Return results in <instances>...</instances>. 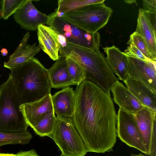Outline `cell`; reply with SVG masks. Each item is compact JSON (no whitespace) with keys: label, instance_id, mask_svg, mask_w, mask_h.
I'll return each instance as SVG.
<instances>
[{"label":"cell","instance_id":"1","mask_svg":"<svg viewBox=\"0 0 156 156\" xmlns=\"http://www.w3.org/2000/svg\"><path fill=\"white\" fill-rule=\"evenodd\" d=\"M72 118L88 152L111 151L116 141L117 114L110 93L86 80L75 90Z\"/></svg>","mask_w":156,"mask_h":156},{"label":"cell","instance_id":"2","mask_svg":"<svg viewBox=\"0 0 156 156\" xmlns=\"http://www.w3.org/2000/svg\"><path fill=\"white\" fill-rule=\"evenodd\" d=\"M10 71L23 104L38 101L51 94L47 69L37 58L33 57Z\"/></svg>","mask_w":156,"mask_h":156},{"label":"cell","instance_id":"3","mask_svg":"<svg viewBox=\"0 0 156 156\" xmlns=\"http://www.w3.org/2000/svg\"><path fill=\"white\" fill-rule=\"evenodd\" d=\"M61 53L79 64L86 72V80L94 83L106 92L110 93L112 87L119 80L99 50H92L68 43Z\"/></svg>","mask_w":156,"mask_h":156},{"label":"cell","instance_id":"4","mask_svg":"<svg viewBox=\"0 0 156 156\" xmlns=\"http://www.w3.org/2000/svg\"><path fill=\"white\" fill-rule=\"evenodd\" d=\"M10 73L0 85V132H24L29 126L20 109L23 104Z\"/></svg>","mask_w":156,"mask_h":156},{"label":"cell","instance_id":"5","mask_svg":"<svg viewBox=\"0 0 156 156\" xmlns=\"http://www.w3.org/2000/svg\"><path fill=\"white\" fill-rule=\"evenodd\" d=\"M51 138L62 156H84L88 152L72 118L56 117Z\"/></svg>","mask_w":156,"mask_h":156},{"label":"cell","instance_id":"6","mask_svg":"<svg viewBox=\"0 0 156 156\" xmlns=\"http://www.w3.org/2000/svg\"><path fill=\"white\" fill-rule=\"evenodd\" d=\"M112 13V9L103 2L85 6L62 17L88 32L94 34L106 25Z\"/></svg>","mask_w":156,"mask_h":156},{"label":"cell","instance_id":"7","mask_svg":"<svg viewBox=\"0 0 156 156\" xmlns=\"http://www.w3.org/2000/svg\"><path fill=\"white\" fill-rule=\"evenodd\" d=\"M48 25L63 35L68 43L92 50H99L100 34L88 32L62 17L48 15Z\"/></svg>","mask_w":156,"mask_h":156},{"label":"cell","instance_id":"8","mask_svg":"<svg viewBox=\"0 0 156 156\" xmlns=\"http://www.w3.org/2000/svg\"><path fill=\"white\" fill-rule=\"evenodd\" d=\"M116 126L117 136L121 141L146 154L145 146L132 114L119 108Z\"/></svg>","mask_w":156,"mask_h":156},{"label":"cell","instance_id":"9","mask_svg":"<svg viewBox=\"0 0 156 156\" xmlns=\"http://www.w3.org/2000/svg\"><path fill=\"white\" fill-rule=\"evenodd\" d=\"M127 57L129 76L141 82L156 93V61Z\"/></svg>","mask_w":156,"mask_h":156},{"label":"cell","instance_id":"10","mask_svg":"<svg viewBox=\"0 0 156 156\" xmlns=\"http://www.w3.org/2000/svg\"><path fill=\"white\" fill-rule=\"evenodd\" d=\"M135 32L145 40L151 60H156V11L150 12L140 9L139 10Z\"/></svg>","mask_w":156,"mask_h":156},{"label":"cell","instance_id":"11","mask_svg":"<svg viewBox=\"0 0 156 156\" xmlns=\"http://www.w3.org/2000/svg\"><path fill=\"white\" fill-rule=\"evenodd\" d=\"M32 1L26 0L14 14L13 17L15 21L22 28L35 31L40 25H48V16L38 10Z\"/></svg>","mask_w":156,"mask_h":156},{"label":"cell","instance_id":"12","mask_svg":"<svg viewBox=\"0 0 156 156\" xmlns=\"http://www.w3.org/2000/svg\"><path fill=\"white\" fill-rule=\"evenodd\" d=\"M51 94L38 101L21 105L20 108L32 128L50 112H53Z\"/></svg>","mask_w":156,"mask_h":156},{"label":"cell","instance_id":"13","mask_svg":"<svg viewBox=\"0 0 156 156\" xmlns=\"http://www.w3.org/2000/svg\"><path fill=\"white\" fill-rule=\"evenodd\" d=\"M156 112L144 107L132 114L145 146L146 155H149L151 141L154 125L156 124Z\"/></svg>","mask_w":156,"mask_h":156},{"label":"cell","instance_id":"14","mask_svg":"<svg viewBox=\"0 0 156 156\" xmlns=\"http://www.w3.org/2000/svg\"><path fill=\"white\" fill-rule=\"evenodd\" d=\"M54 113L58 117L72 118L75 107V92L69 87L56 92L51 96Z\"/></svg>","mask_w":156,"mask_h":156},{"label":"cell","instance_id":"15","mask_svg":"<svg viewBox=\"0 0 156 156\" xmlns=\"http://www.w3.org/2000/svg\"><path fill=\"white\" fill-rule=\"evenodd\" d=\"M110 90L114 102L119 108L127 112L134 114L145 107L118 80L115 82Z\"/></svg>","mask_w":156,"mask_h":156},{"label":"cell","instance_id":"16","mask_svg":"<svg viewBox=\"0 0 156 156\" xmlns=\"http://www.w3.org/2000/svg\"><path fill=\"white\" fill-rule=\"evenodd\" d=\"M30 37L29 32L24 35L18 47L10 56L7 62H4V66L10 70L29 61L39 52L41 49L36 43L30 45L27 44Z\"/></svg>","mask_w":156,"mask_h":156},{"label":"cell","instance_id":"17","mask_svg":"<svg viewBox=\"0 0 156 156\" xmlns=\"http://www.w3.org/2000/svg\"><path fill=\"white\" fill-rule=\"evenodd\" d=\"M37 30L39 47L51 59L56 60L60 47L58 33L44 25H40Z\"/></svg>","mask_w":156,"mask_h":156},{"label":"cell","instance_id":"18","mask_svg":"<svg viewBox=\"0 0 156 156\" xmlns=\"http://www.w3.org/2000/svg\"><path fill=\"white\" fill-rule=\"evenodd\" d=\"M47 71L51 88H63L75 85L69 74L65 56L59 55L58 59Z\"/></svg>","mask_w":156,"mask_h":156},{"label":"cell","instance_id":"19","mask_svg":"<svg viewBox=\"0 0 156 156\" xmlns=\"http://www.w3.org/2000/svg\"><path fill=\"white\" fill-rule=\"evenodd\" d=\"M103 48L113 73L117 76L119 80L124 82L129 77L127 56L114 45Z\"/></svg>","mask_w":156,"mask_h":156},{"label":"cell","instance_id":"20","mask_svg":"<svg viewBox=\"0 0 156 156\" xmlns=\"http://www.w3.org/2000/svg\"><path fill=\"white\" fill-rule=\"evenodd\" d=\"M126 87L144 106L156 112V93L129 76L124 81Z\"/></svg>","mask_w":156,"mask_h":156},{"label":"cell","instance_id":"21","mask_svg":"<svg viewBox=\"0 0 156 156\" xmlns=\"http://www.w3.org/2000/svg\"><path fill=\"white\" fill-rule=\"evenodd\" d=\"M105 0H59L58 7L50 15L62 17L65 14L92 4L104 2Z\"/></svg>","mask_w":156,"mask_h":156},{"label":"cell","instance_id":"22","mask_svg":"<svg viewBox=\"0 0 156 156\" xmlns=\"http://www.w3.org/2000/svg\"><path fill=\"white\" fill-rule=\"evenodd\" d=\"M32 135L27 131L10 133L0 132V147L6 144H26L32 138Z\"/></svg>","mask_w":156,"mask_h":156},{"label":"cell","instance_id":"23","mask_svg":"<svg viewBox=\"0 0 156 156\" xmlns=\"http://www.w3.org/2000/svg\"><path fill=\"white\" fill-rule=\"evenodd\" d=\"M56 118L54 111L50 112L32 129L37 134L41 136H46L51 138Z\"/></svg>","mask_w":156,"mask_h":156},{"label":"cell","instance_id":"24","mask_svg":"<svg viewBox=\"0 0 156 156\" xmlns=\"http://www.w3.org/2000/svg\"><path fill=\"white\" fill-rule=\"evenodd\" d=\"M68 70L73 82L78 85L86 80V73L84 69L77 62L66 57Z\"/></svg>","mask_w":156,"mask_h":156},{"label":"cell","instance_id":"25","mask_svg":"<svg viewBox=\"0 0 156 156\" xmlns=\"http://www.w3.org/2000/svg\"><path fill=\"white\" fill-rule=\"evenodd\" d=\"M26 0H0V18L8 19L14 14Z\"/></svg>","mask_w":156,"mask_h":156},{"label":"cell","instance_id":"26","mask_svg":"<svg viewBox=\"0 0 156 156\" xmlns=\"http://www.w3.org/2000/svg\"><path fill=\"white\" fill-rule=\"evenodd\" d=\"M128 41L133 43L147 58L152 60L145 41L141 35L135 31L130 35Z\"/></svg>","mask_w":156,"mask_h":156},{"label":"cell","instance_id":"27","mask_svg":"<svg viewBox=\"0 0 156 156\" xmlns=\"http://www.w3.org/2000/svg\"><path fill=\"white\" fill-rule=\"evenodd\" d=\"M127 43L129 45L123 52V53L127 56L134 58L144 61L151 60L147 58L133 43L128 41Z\"/></svg>","mask_w":156,"mask_h":156},{"label":"cell","instance_id":"28","mask_svg":"<svg viewBox=\"0 0 156 156\" xmlns=\"http://www.w3.org/2000/svg\"><path fill=\"white\" fill-rule=\"evenodd\" d=\"M150 156H156V124L154 127L151 143Z\"/></svg>","mask_w":156,"mask_h":156},{"label":"cell","instance_id":"29","mask_svg":"<svg viewBox=\"0 0 156 156\" xmlns=\"http://www.w3.org/2000/svg\"><path fill=\"white\" fill-rule=\"evenodd\" d=\"M143 6L144 10L150 11H156V0H143Z\"/></svg>","mask_w":156,"mask_h":156},{"label":"cell","instance_id":"30","mask_svg":"<svg viewBox=\"0 0 156 156\" xmlns=\"http://www.w3.org/2000/svg\"><path fill=\"white\" fill-rule=\"evenodd\" d=\"M15 154L16 156H39L34 149L27 151H20Z\"/></svg>","mask_w":156,"mask_h":156},{"label":"cell","instance_id":"31","mask_svg":"<svg viewBox=\"0 0 156 156\" xmlns=\"http://www.w3.org/2000/svg\"><path fill=\"white\" fill-rule=\"evenodd\" d=\"M1 54L2 56H6L8 54V51L6 48H2L0 51Z\"/></svg>","mask_w":156,"mask_h":156},{"label":"cell","instance_id":"32","mask_svg":"<svg viewBox=\"0 0 156 156\" xmlns=\"http://www.w3.org/2000/svg\"><path fill=\"white\" fill-rule=\"evenodd\" d=\"M0 156H16L15 154L9 153H0Z\"/></svg>","mask_w":156,"mask_h":156},{"label":"cell","instance_id":"33","mask_svg":"<svg viewBox=\"0 0 156 156\" xmlns=\"http://www.w3.org/2000/svg\"><path fill=\"white\" fill-rule=\"evenodd\" d=\"M127 4H131L133 3H136V1L135 0H126L124 1Z\"/></svg>","mask_w":156,"mask_h":156},{"label":"cell","instance_id":"34","mask_svg":"<svg viewBox=\"0 0 156 156\" xmlns=\"http://www.w3.org/2000/svg\"><path fill=\"white\" fill-rule=\"evenodd\" d=\"M130 156H146L141 153L138 154H132Z\"/></svg>","mask_w":156,"mask_h":156},{"label":"cell","instance_id":"35","mask_svg":"<svg viewBox=\"0 0 156 156\" xmlns=\"http://www.w3.org/2000/svg\"><path fill=\"white\" fill-rule=\"evenodd\" d=\"M60 156H62V155H61Z\"/></svg>","mask_w":156,"mask_h":156},{"label":"cell","instance_id":"36","mask_svg":"<svg viewBox=\"0 0 156 156\" xmlns=\"http://www.w3.org/2000/svg\"><path fill=\"white\" fill-rule=\"evenodd\" d=\"M0 76H1V75H0Z\"/></svg>","mask_w":156,"mask_h":156},{"label":"cell","instance_id":"37","mask_svg":"<svg viewBox=\"0 0 156 156\" xmlns=\"http://www.w3.org/2000/svg\"></svg>","mask_w":156,"mask_h":156}]
</instances>
